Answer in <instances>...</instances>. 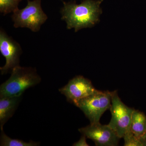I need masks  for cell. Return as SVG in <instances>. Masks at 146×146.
<instances>
[{
	"mask_svg": "<svg viewBox=\"0 0 146 146\" xmlns=\"http://www.w3.org/2000/svg\"><path fill=\"white\" fill-rule=\"evenodd\" d=\"M103 1L85 0L80 4L63 3L61 19L66 22L67 28H74L76 32L81 29L94 27L99 21Z\"/></svg>",
	"mask_w": 146,
	"mask_h": 146,
	"instance_id": "1",
	"label": "cell"
},
{
	"mask_svg": "<svg viewBox=\"0 0 146 146\" xmlns=\"http://www.w3.org/2000/svg\"><path fill=\"white\" fill-rule=\"evenodd\" d=\"M11 72L10 78L0 86V98L22 96L26 90L41 81L36 70L31 67L19 65Z\"/></svg>",
	"mask_w": 146,
	"mask_h": 146,
	"instance_id": "2",
	"label": "cell"
},
{
	"mask_svg": "<svg viewBox=\"0 0 146 146\" xmlns=\"http://www.w3.org/2000/svg\"><path fill=\"white\" fill-rule=\"evenodd\" d=\"M27 4L22 9H17L13 12L12 20L15 28H27L36 32L48 19L41 7V0H27Z\"/></svg>",
	"mask_w": 146,
	"mask_h": 146,
	"instance_id": "3",
	"label": "cell"
},
{
	"mask_svg": "<svg viewBox=\"0 0 146 146\" xmlns=\"http://www.w3.org/2000/svg\"><path fill=\"white\" fill-rule=\"evenodd\" d=\"M112 92H98L78 100L75 105L79 108L90 121V124L100 123L106 111L110 109Z\"/></svg>",
	"mask_w": 146,
	"mask_h": 146,
	"instance_id": "4",
	"label": "cell"
},
{
	"mask_svg": "<svg viewBox=\"0 0 146 146\" xmlns=\"http://www.w3.org/2000/svg\"><path fill=\"white\" fill-rule=\"evenodd\" d=\"M112 117L108 125L120 138L130 129L131 117L134 109L128 107L121 100L117 91L112 93L110 108Z\"/></svg>",
	"mask_w": 146,
	"mask_h": 146,
	"instance_id": "5",
	"label": "cell"
},
{
	"mask_svg": "<svg viewBox=\"0 0 146 146\" xmlns=\"http://www.w3.org/2000/svg\"><path fill=\"white\" fill-rule=\"evenodd\" d=\"M69 102L75 104L78 100L98 92L91 81L82 76H77L59 89Z\"/></svg>",
	"mask_w": 146,
	"mask_h": 146,
	"instance_id": "6",
	"label": "cell"
},
{
	"mask_svg": "<svg viewBox=\"0 0 146 146\" xmlns=\"http://www.w3.org/2000/svg\"><path fill=\"white\" fill-rule=\"evenodd\" d=\"M78 130L86 138L94 141L96 146H117L120 139L108 125H103L100 123L90 124Z\"/></svg>",
	"mask_w": 146,
	"mask_h": 146,
	"instance_id": "7",
	"label": "cell"
},
{
	"mask_svg": "<svg viewBox=\"0 0 146 146\" xmlns=\"http://www.w3.org/2000/svg\"><path fill=\"white\" fill-rule=\"evenodd\" d=\"M0 52L5 58V65L0 68L1 74H7L19 66L22 48L20 44L1 29L0 31Z\"/></svg>",
	"mask_w": 146,
	"mask_h": 146,
	"instance_id": "8",
	"label": "cell"
},
{
	"mask_svg": "<svg viewBox=\"0 0 146 146\" xmlns=\"http://www.w3.org/2000/svg\"><path fill=\"white\" fill-rule=\"evenodd\" d=\"M21 97L0 98V127L3 129L5 124L11 117L21 101Z\"/></svg>",
	"mask_w": 146,
	"mask_h": 146,
	"instance_id": "9",
	"label": "cell"
},
{
	"mask_svg": "<svg viewBox=\"0 0 146 146\" xmlns=\"http://www.w3.org/2000/svg\"><path fill=\"white\" fill-rule=\"evenodd\" d=\"M130 129L139 139L145 134L146 116L143 112L134 110L131 117Z\"/></svg>",
	"mask_w": 146,
	"mask_h": 146,
	"instance_id": "10",
	"label": "cell"
},
{
	"mask_svg": "<svg viewBox=\"0 0 146 146\" xmlns=\"http://www.w3.org/2000/svg\"><path fill=\"white\" fill-rule=\"evenodd\" d=\"M40 145V143L30 141L25 142L19 139H12L7 136L4 132L3 130H1L0 136V146H37Z\"/></svg>",
	"mask_w": 146,
	"mask_h": 146,
	"instance_id": "11",
	"label": "cell"
},
{
	"mask_svg": "<svg viewBox=\"0 0 146 146\" xmlns=\"http://www.w3.org/2000/svg\"><path fill=\"white\" fill-rule=\"evenodd\" d=\"M21 0H0V11L5 15L13 12L18 9Z\"/></svg>",
	"mask_w": 146,
	"mask_h": 146,
	"instance_id": "12",
	"label": "cell"
},
{
	"mask_svg": "<svg viewBox=\"0 0 146 146\" xmlns=\"http://www.w3.org/2000/svg\"><path fill=\"white\" fill-rule=\"evenodd\" d=\"M125 146H143L140 140L132 133L130 129L128 130L123 138Z\"/></svg>",
	"mask_w": 146,
	"mask_h": 146,
	"instance_id": "13",
	"label": "cell"
},
{
	"mask_svg": "<svg viewBox=\"0 0 146 146\" xmlns=\"http://www.w3.org/2000/svg\"><path fill=\"white\" fill-rule=\"evenodd\" d=\"M86 136L82 135L78 142L73 144L74 146H89V145L86 143Z\"/></svg>",
	"mask_w": 146,
	"mask_h": 146,
	"instance_id": "14",
	"label": "cell"
},
{
	"mask_svg": "<svg viewBox=\"0 0 146 146\" xmlns=\"http://www.w3.org/2000/svg\"><path fill=\"white\" fill-rule=\"evenodd\" d=\"M142 146H146V133L139 139Z\"/></svg>",
	"mask_w": 146,
	"mask_h": 146,
	"instance_id": "15",
	"label": "cell"
}]
</instances>
